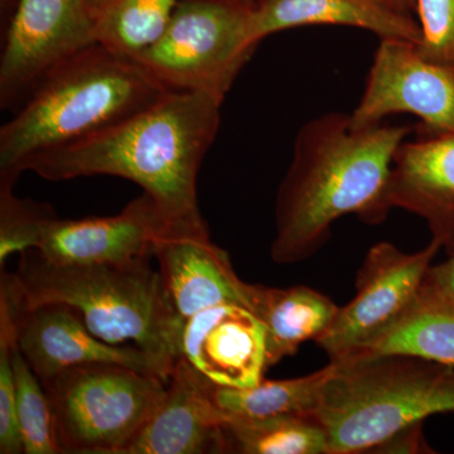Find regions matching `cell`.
I'll return each instance as SVG.
<instances>
[{
    "label": "cell",
    "mask_w": 454,
    "mask_h": 454,
    "mask_svg": "<svg viewBox=\"0 0 454 454\" xmlns=\"http://www.w3.org/2000/svg\"><path fill=\"white\" fill-rule=\"evenodd\" d=\"M223 103L201 92L166 91L100 133L35 155L22 172L55 182L92 176L128 179L153 199L170 230H207L197 177L216 138Z\"/></svg>",
    "instance_id": "1"
},
{
    "label": "cell",
    "mask_w": 454,
    "mask_h": 454,
    "mask_svg": "<svg viewBox=\"0 0 454 454\" xmlns=\"http://www.w3.org/2000/svg\"><path fill=\"white\" fill-rule=\"evenodd\" d=\"M409 131L381 124L355 127L345 114H325L304 124L277 193L271 260L286 265L312 258L345 215L380 223L391 210L394 157Z\"/></svg>",
    "instance_id": "2"
},
{
    "label": "cell",
    "mask_w": 454,
    "mask_h": 454,
    "mask_svg": "<svg viewBox=\"0 0 454 454\" xmlns=\"http://www.w3.org/2000/svg\"><path fill=\"white\" fill-rule=\"evenodd\" d=\"M11 277L26 309L61 303L76 310L95 336L136 346L153 356L169 378L181 355L184 322L176 313L151 258L106 264H59L37 250L20 254Z\"/></svg>",
    "instance_id": "3"
},
{
    "label": "cell",
    "mask_w": 454,
    "mask_h": 454,
    "mask_svg": "<svg viewBox=\"0 0 454 454\" xmlns=\"http://www.w3.org/2000/svg\"><path fill=\"white\" fill-rule=\"evenodd\" d=\"M168 91L133 59L94 44L50 74L0 129V181L35 155L118 124Z\"/></svg>",
    "instance_id": "4"
},
{
    "label": "cell",
    "mask_w": 454,
    "mask_h": 454,
    "mask_svg": "<svg viewBox=\"0 0 454 454\" xmlns=\"http://www.w3.org/2000/svg\"><path fill=\"white\" fill-rule=\"evenodd\" d=\"M334 365L313 413L327 433L328 454L372 452L406 427L454 411L453 367L403 354Z\"/></svg>",
    "instance_id": "5"
},
{
    "label": "cell",
    "mask_w": 454,
    "mask_h": 454,
    "mask_svg": "<svg viewBox=\"0 0 454 454\" xmlns=\"http://www.w3.org/2000/svg\"><path fill=\"white\" fill-rule=\"evenodd\" d=\"M59 452L124 454L162 402L167 382L118 365L70 367L44 382Z\"/></svg>",
    "instance_id": "6"
},
{
    "label": "cell",
    "mask_w": 454,
    "mask_h": 454,
    "mask_svg": "<svg viewBox=\"0 0 454 454\" xmlns=\"http://www.w3.org/2000/svg\"><path fill=\"white\" fill-rule=\"evenodd\" d=\"M254 7L241 0H181L162 35L134 59L168 91L223 101L258 47L250 38Z\"/></svg>",
    "instance_id": "7"
},
{
    "label": "cell",
    "mask_w": 454,
    "mask_h": 454,
    "mask_svg": "<svg viewBox=\"0 0 454 454\" xmlns=\"http://www.w3.org/2000/svg\"><path fill=\"white\" fill-rule=\"evenodd\" d=\"M441 247L435 239L411 254L390 243L373 245L358 270L354 300L340 307L327 330L315 340L330 361L361 356L408 315Z\"/></svg>",
    "instance_id": "8"
},
{
    "label": "cell",
    "mask_w": 454,
    "mask_h": 454,
    "mask_svg": "<svg viewBox=\"0 0 454 454\" xmlns=\"http://www.w3.org/2000/svg\"><path fill=\"white\" fill-rule=\"evenodd\" d=\"M88 0H18L0 59V106L18 107L50 74L98 44Z\"/></svg>",
    "instance_id": "9"
},
{
    "label": "cell",
    "mask_w": 454,
    "mask_h": 454,
    "mask_svg": "<svg viewBox=\"0 0 454 454\" xmlns=\"http://www.w3.org/2000/svg\"><path fill=\"white\" fill-rule=\"evenodd\" d=\"M411 114L428 133L454 134V65L427 59L411 41L381 40L365 92L351 114L355 127Z\"/></svg>",
    "instance_id": "10"
},
{
    "label": "cell",
    "mask_w": 454,
    "mask_h": 454,
    "mask_svg": "<svg viewBox=\"0 0 454 454\" xmlns=\"http://www.w3.org/2000/svg\"><path fill=\"white\" fill-rule=\"evenodd\" d=\"M0 282V297L13 313L18 348L42 384L70 367L86 364H118L169 381L168 373L153 356L136 346L112 345L98 339L71 307L49 303L26 309L9 274H2Z\"/></svg>",
    "instance_id": "11"
},
{
    "label": "cell",
    "mask_w": 454,
    "mask_h": 454,
    "mask_svg": "<svg viewBox=\"0 0 454 454\" xmlns=\"http://www.w3.org/2000/svg\"><path fill=\"white\" fill-rule=\"evenodd\" d=\"M169 225L153 199L143 193L121 214L82 220L53 219L37 252L59 264H106L153 258Z\"/></svg>",
    "instance_id": "12"
},
{
    "label": "cell",
    "mask_w": 454,
    "mask_h": 454,
    "mask_svg": "<svg viewBox=\"0 0 454 454\" xmlns=\"http://www.w3.org/2000/svg\"><path fill=\"white\" fill-rule=\"evenodd\" d=\"M211 380L179 358L162 402L124 454L229 453L226 414Z\"/></svg>",
    "instance_id": "13"
},
{
    "label": "cell",
    "mask_w": 454,
    "mask_h": 454,
    "mask_svg": "<svg viewBox=\"0 0 454 454\" xmlns=\"http://www.w3.org/2000/svg\"><path fill=\"white\" fill-rule=\"evenodd\" d=\"M181 355L219 387H255L267 372L264 325L239 304L203 309L184 322Z\"/></svg>",
    "instance_id": "14"
},
{
    "label": "cell",
    "mask_w": 454,
    "mask_h": 454,
    "mask_svg": "<svg viewBox=\"0 0 454 454\" xmlns=\"http://www.w3.org/2000/svg\"><path fill=\"white\" fill-rule=\"evenodd\" d=\"M154 258L182 321L220 304H239L252 310L253 284L238 277L229 254L212 243L208 230H168L155 245Z\"/></svg>",
    "instance_id": "15"
},
{
    "label": "cell",
    "mask_w": 454,
    "mask_h": 454,
    "mask_svg": "<svg viewBox=\"0 0 454 454\" xmlns=\"http://www.w3.org/2000/svg\"><path fill=\"white\" fill-rule=\"evenodd\" d=\"M426 134L397 148L387 202L426 220L448 253L454 247V134Z\"/></svg>",
    "instance_id": "16"
},
{
    "label": "cell",
    "mask_w": 454,
    "mask_h": 454,
    "mask_svg": "<svg viewBox=\"0 0 454 454\" xmlns=\"http://www.w3.org/2000/svg\"><path fill=\"white\" fill-rule=\"evenodd\" d=\"M356 27L381 40L411 41L419 46L422 31L411 16L397 13L375 0H262L253 8L250 38H262L295 27Z\"/></svg>",
    "instance_id": "17"
},
{
    "label": "cell",
    "mask_w": 454,
    "mask_h": 454,
    "mask_svg": "<svg viewBox=\"0 0 454 454\" xmlns=\"http://www.w3.org/2000/svg\"><path fill=\"white\" fill-rule=\"evenodd\" d=\"M339 309L330 297L309 286H254L252 310L264 325L267 370L297 354L307 340L318 339Z\"/></svg>",
    "instance_id": "18"
},
{
    "label": "cell",
    "mask_w": 454,
    "mask_h": 454,
    "mask_svg": "<svg viewBox=\"0 0 454 454\" xmlns=\"http://www.w3.org/2000/svg\"><path fill=\"white\" fill-rule=\"evenodd\" d=\"M390 354L413 355L454 369V304L423 283L408 315L358 357Z\"/></svg>",
    "instance_id": "19"
},
{
    "label": "cell",
    "mask_w": 454,
    "mask_h": 454,
    "mask_svg": "<svg viewBox=\"0 0 454 454\" xmlns=\"http://www.w3.org/2000/svg\"><path fill=\"white\" fill-rule=\"evenodd\" d=\"M334 363L324 369L286 380H262L252 387H223L216 385L215 399L226 417L262 418L273 415H313L325 382L334 372Z\"/></svg>",
    "instance_id": "20"
},
{
    "label": "cell",
    "mask_w": 454,
    "mask_h": 454,
    "mask_svg": "<svg viewBox=\"0 0 454 454\" xmlns=\"http://www.w3.org/2000/svg\"><path fill=\"white\" fill-rule=\"evenodd\" d=\"M229 453L328 454L327 433L313 415L226 417Z\"/></svg>",
    "instance_id": "21"
},
{
    "label": "cell",
    "mask_w": 454,
    "mask_h": 454,
    "mask_svg": "<svg viewBox=\"0 0 454 454\" xmlns=\"http://www.w3.org/2000/svg\"><path fill=\"white\" fill-rule=\"evenodd\" d=\"M181 0H103L94 11L98 44L136 59L162 35Z\"/></svg>",
    "instance_id": "22"
},
{
    "label": "cell",
    "mask_w": 454,
    "mask_h": 454,
    "mask_svg": "<svg viewBox=\"0 0 454 454\" xmlns=\"http://www.w3.org/2000/svg\"><path fill=\"white\" fill-rule=\"evenodd\" d=\"M14 384L18 423L22 435L23 452L27 454H57L59 452L53 427L52 409L43 385L27 364L14 339Z\"/></svg>",
    "instance_id": "23"
},
{
    "label": "cell",
    "mask_w": 454,
    "mask_h": 454,
    "mask_svg": "<svg viewBox=\"0 0 454 454\" xmlns=\"http://www.w3.org/2000/svg\"><path fill=\"white\" fill-rule=\"evenodd\" d=\"M16 182L0 181V265L13 254H23L40 247L44 230L55 212L44 203L14 195Z\"/></svg>",
    "instance_id": "24"
},
{
    "label": "cell",
    "mask_w": 454,
    "mask_h": 454,
    "mask_svg": "<svg viewBox=\"0 0 454 454\" xmlns=\"http://www.w3.org/2000/svg\"><path fill=\"white\" fill-rule=\"evenodd\" d=\"M14 345L13 313L8 301L0 298V453L23 452L22 435L17 417L16 384L12 352Z\"/></svg>",
    "instance_id": "25"
},
{
    "label": "cell",
    "mask_w": 454,
    "mask_h": 454,
    "mask_svg": "<svg viewBox=\"0 0 454 454\" xmlns=\"http://www.w3.org/2000/svg\"><path fill=\"white\" fill-rule=\"evenodd\" d=\"M417 13L420 53L432 61L454 65V0H417Z\"/></svg>",
    "instance_id": "26"
},
{
    "label": "cell",
    "mask_w": 454,
    "mask_h": 454,
    "mask_svg": "<svg viewBox=\"0 0 454 454\" xmlns=\"http://www.w3.org/2000/svg\"><path fill=\"white\" fill-rule=\"evenodd\" d=\"M432 452V448L428 446L424 438L423 423L413 424V426L399 430L372 450V453L419 454Z\"/></svg>",
    "instance_id": "27"
},
{
    "label": "cell",
    "mask_w": 454,
    "mask_h": 454,
    "mask_svg": "<svg viewBox=\"0 0 454 454\" xmlns=\"http://www.w3.org/2000/svg\"><path fill=\"white\" fill-rule=\"evenodd\" d=\"M424 284L439 297L454 304V247L448 252V258L443 262L432 264Z\"/></svg>",
    "instance_id": "28"
},
{
    "label": "cell",
    "mask_w": 454,
    "mask_h": 454,
    "mask_svg": "<svg viewBox=\"0 0 454 454\" xmlns=\"http://www.w3.org/2000/svg\"><path fill=\"white\" fill-rule=\"evenodd\" d=\"M375 2L405 16H411V12H417V0H375Z\"/></svg>",
    "instance_id": "29"
},
{
    "label": "cell",
    "mask_w": 454,
    "mask_h": 454,
    "mask_svg": "<svg viewBox=\"0 0 454 454\" xmlns=\"http://www.w3.org/2000/svg\"><path fill=\"white\" fill-rule=\"evenodd\" d=\"M88 2L90 3V4H91V7L92 9H97L98 7V5L101 4V3H103V0H88Z\"/></svg>",
    "instance_id": "30"
},
{
    "label": "cell",
    "mask_w": 454,
    "mask_h": 454,
    "mask_svg": "<svg viewBox=\"0 0 454 454\" xmlns=\"http://www.w3.org/2000/svg\"><path fill=\"white\" fill-rule=\"evenodd\" d=\"M241 2L249 3V4L256 5L258 3L262 2V0H241Z\"/></svg>",
    "instance_id": "31"
}]
</instances>
